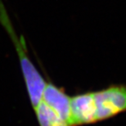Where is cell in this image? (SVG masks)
Returning <instances> with one entry per match:
<instances>
[{
  "label": "cell",
  "instance_id": "6da1fadb",
  "mask_svg": "<svg viewBox=\"0 0 126 126\" xmlns=\"http://www.w3.org/2000/svg\"><path fill=\"white\" fill-rule=\"evenodd\" d=\"M0 24L9 35L16 51L30 100L34 109L42 101L47 82L30 58L24 37L16 34L2 0H0Z\"/></svg>",
  "mask_w": 126,
  "mask_h": 126
},
{
  "label": "cell",
  "instance_id": "7a4b0ae2",
  "mask_svg": "<svg viewBox=\"0 0 126 126\" xmlns=\"http://www.w3.org/2000/svg\"><path fill=\"white\" fill-rule=\"evenodd\" d=\"M96 120H107L126 111V86L113 85L94 93Z\"/></svg>",
  "mask_w": 126,
  "mask_h": 126
},
{
  "label": "cell",
  "instance_id": "3957f363",
  "mask_svg": "<svg viewBox=\"0 0 126 126\" xmlns=\"http://www.w3.org/2000/svg\"><path fill=\"white\" fill-rule=\"evenodd\" d=\"M97 122L94 93H86L70 98L69 126L89 125Z\"/></svg>",
  "mask_w": 126,
  "mask_h": 126
},
{
  "label": "cell",
  "instance_id": "277c9868",
  "mask_svg": "<svg viewBox=\"0 0 126 126\" xmlns=\"http://www.w3.org/2000/svg\"><path fill=\"white\" fill-rule=\"evenodd\" d=\"M42 101L56 111L69 125L70 115V97L62 89L51 83H47Z\"/></svg>",
  "mask_w": 126,
  "mask_h": 126
},
{
  "label": "cell",
  "instance_id": "5b68a950",
  "mask_svg": "<svg viewBox=\"0 0 126 126\" xmlns=\"http://www.w3.org/2000/svg\"><path fill=\"white\" fill-rule=\"evenodd\" d=\"M37 119L40 126H69L58 114L47 106L44 101H41L34 108Z\"/></svg>",
  "mask_w": 126,
  "mask_h": 126
}]
</instances>
